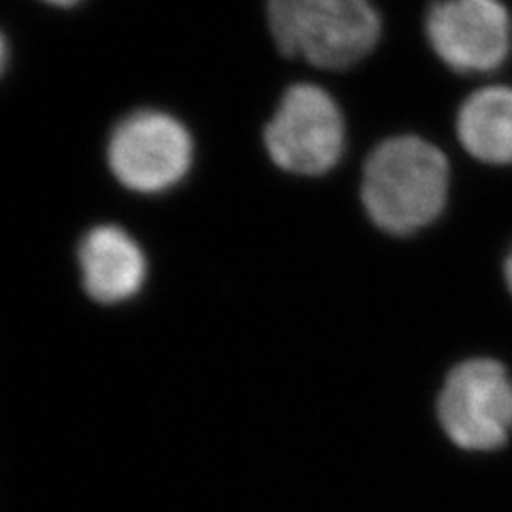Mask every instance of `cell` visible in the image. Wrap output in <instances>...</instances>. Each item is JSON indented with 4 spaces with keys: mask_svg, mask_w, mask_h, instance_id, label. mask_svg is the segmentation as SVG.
Wrapping results in <instances>:
<instances>
[{
    "mask_svg": "<svg viewBox=\"0 0 512 512\" xmlns=\"http://www.w3.org/2000/svg\"><path fill=\"white\" fill-rule=\"evenodd\" d=\"M448 188L451 167L444 152L419 135H397L367 156L361 203L380 231L408 237L442 216Z\"/></svg>",
    "mask_w": 512,
    "mask_h": 512,
    "instance_id": "cell-1",
    "label": "cell"
},
{
    "mask_svg": "<svg viewBox=\"0 0 512 512\" xmlns=\"http://www.w3.org/2000/svg\"><path fill=\"white\" fill-rule=\"evenodd\" d=\"M278 50L314 67L342 71L374 52L382 35L372 0H267Z\"/></svg>",
    "mask_w": 512,
    "mask_h": 512,
    "instance_id": "cell-2",
    "label": "cell"
},
{
    "mask_svg": "<svg viewBox=\"0 0 512 512\" xmlns=\"http://www.w3.org/2000/svg\"><path fill=\"white\" fill-rule=\"evenodd\" d=\"M263 143L271 163L286 173L318 178L346 150V120L338 101L316 84L288 88L269 118Z\"/></svg>",
    "mask_w": 512,
    "mask_h": 512,
    "instance_id": "cell-3",
    "label": "cell"
},
{
    "mask_svg": "<svg viewBox=\"0 0 512 512\" xmlns=\"http://www.w3.org/2000/svg\"><path fill=\"white\" fill-rule=\"evenodd\" d=\"M195 160V141L182 120L160 109L122 118L107 141L111 175L137 195H160L184 182Z\"/></svg>",
    "mask_w": 512,
    "mask_h": 512,
    "instance_id": "cell-4",
    "label": "cell"
},
{
    "mask_svg": "<svg viewBox=\"0 0 512 512\" xmlns=\"http://www.w3.org/2000/svg\"><path fill=\"white\" fill-rule=\"evenodd\" d=\"M438 419L463 451L502 448L512 434V378L506 367L487 357L455 365L438 395Z\"/></svg>",
    "mask_w": 512,
    "mask_h": 512,
    "instance_id": "cell-5",
    "label": "cell"
},
{
    "mask_svg": "<svg viewBox=\"0 0 512 512\" xmlns=\"http://www.w3.org/2000/svg\"><path fill=\"white\" fill-rule=\"evenodd\" d=\"M425 35L448 69L491 73L510 54V13L502 0H436L427 11Z\"/></svg>",
    "mask_w": 512,
    "mask_h": 512,
    "instance_id": "cell-6",
    "label": "cell"
},
{
    "mask_svg": "<svg viewBox=\"0 0 512 512\" xmlns=\"http://www.w3.org/2000/svg\"><path fill=\"white\" fill-rule=\"evenodd\" d=\"M77 267L90 299L118 306L135 299L148 280V256L118 224H96L77 246Z\"/></svg>",
    "mask_w": 512,
    "mask_h": 512,
    "instance_id": "cell-7",
    "label": "cell"
},
{
    "mask_svg": "<svg viewBox=\"0 0 512 512\" xmlns=\"http://www.w3.org/2000/svg\"><path fill=\"white\" fill-rule=\"evenodd\" d=\"M457 137L485 165H512V88L487 86L472 92L457 114Z\"/></svg>",
    "mask_w": 512,
    "mask_h": 512,
    "instance_id": "cell-8",
    "label": "cell"
},
{
    "mask_svg": "<svg viewBox=\"0 0 512 512\" xmlns=\"http://www.w3.org/2000/svg\"><path fill=\"white\" fill-rule=\"evenodd\" d=\"M9 43L7 37L3 35V30H0V77L7 71V64H9Z\"/></svg>",
    "mask_w": 512,
    "mask_h": 512,
    "instance_id": "cell-9",
    "label": "cell"
},
{
    "mask_svg": "<svg viewBox=\"0 0 512 512\" xmlns=\"http://www.w3.org/2000/svg\"><path fill=\"white\" fill-rule=\"evenodd\" d=\"M504 280L508 284V291L512 293V248H510L506 261H504Z\"/></svg>",
    "mask_w": 512,
    "mask_h": 512,
    "instance_id": "cell-10",
    "label": "cell"
},
{
    "mask_svg": "<svg viewBox=\"0 0 512 512\" xmlns=\"http://www.w3.org/2000/svg\"><path fill=\"white\" fill-rule=\"evenodd\" d=\"M43 3L52 5V7H60V9H71V7L82 3V0H43Z\"/></svg>",
    "mask_w": 512,
    "mask_h": 512,
    "instance_id": "cell-11",
    "label": "cell"
}]
</instances>
